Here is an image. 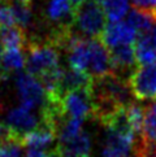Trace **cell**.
Returning a JSON list of instances; mask_svg holds the SVG:
<instances>
[{
	"instance_id": "obj_1",
	"label": "cell",
	"mask_w": 156,
	"mask_h": 157,
	"mask_svg": "<svg viewBox=\"0 0 156 157\" xmlns=\"http://www.w3.org/2000/svg\"><path fill=\"white\" fill-rule=\"evenodd\" d=\"M26 73L35 78H41L43 74L60 66V48L49 39L30 40L26 46Z\"/></svg>"
},
{
	"instance_id": "obj_2",
	"label": "cell",
	"mask_w": 156,
	"mask_h": 157,
	"mask_svg": "<svg viewBox=\"0 0 156 157\" xmlns=\"http://www.w3.org/2000/svg\"><path fill=\"white\" fill-rule=\"evenodd\" d=\"M73 26L91 39H102L107 24L105 12L98 0H87L74 9Z\"/></svg>"
},
{
	"instance_id": "obj_3",
	"label": "cell",
	"mask_w": 156,
	"mask_h": 157,
	"mask_svg": "<svg viewBox=\"0 0 156 157\" xmlns=\"http://www.w3.org/2000/svg\"><path fill=\"white\" fill-rule=\"evenodd\" d=\"M127 83L138 100H156V61L135 68L127 77Z\"/></svg>"
},
{
	"instance_id": "obj_4",
	"label": "cell",
	"mask_w": 156,
	"mask_h": 157,
	"mask_svg": "<svg viewBox=\"0 0 156 157\" xmlns=\"http://www.w3.org/2000/svg\"><path fill=\"white\" fill-rule=\"evenodd\" d=\"M16 87L22 106L34 110L38 108L42 109L46 104L43 86L34 75L29 73H18L16 77Z\"/></svg>"
},
{
	"instance_id": "obj_5",
	"label": "cell",
	"mask_w": 156,
	"mask_h": 157,
	"mask_svg": "<svg viewBox=\"0 0 156 157\" xmlns=\"http://www.w3.org/2000/svg\"><path fill=\"white\" fill-rule=\"evenodd\" d=\"M61 110L65 118H77L83 121L92 117V100L90 95V87L65 94L61 100Z\"/></svg>"
},
{
	"instance_id": "obj_6",
	"label": "cell",
	"mask_w": 156,
	"mask_h": 157,
	"mask_svg": "<svg viewBox=\"0 0 156 157\" xmlns=\"http://www.w3.org/2000/svg\"><path fill=\"white\" fill-rule=\"evenodd\" d=\"M135 134L107 128V136L102 149L103 157H129L135 151Z\"/></svg>"
},
{
	"instance_id": "obj_7",
	"label": "cell",
	"mask_w": 156,
	"mask_h": 157,
	"mask_svg": "<svg viewBox=\"0 0 156 157\" xmlns=\"http://www.w3.org/2000/svg\"><path fill=\"white\" fill-rule=\"evenodd\" d=\"M112 73L115 71L107 46L100 39H90V64H88L87 74L92 79H95Z\"/></svg>"
},
{
	"instance_id": "obj_8",
	"label": "cell",
	"mask_w": 156,
	"mask_h": 157,
	"mask_svg": "<svg viewBox=\"0 0 156 157\" xmlns=\"http://www.w3.org/2000/svg\"><path fill=\"white\" fill-rule=\"evenodd\" d=\"M137 38V31L126 21H111L105 27L100 40L112 49L120 46H125V44H135Z\"/></svg>"
},
{
	"instance_id": "obj_9",
	"label": "cell",
	"mask_w": 156,
	"mask_h": 157,
	"mask_svg": "<svg viewBox=\"0 0 156 157\" xmlns=\"http://www.w3.org/2000/svg\"><path fill=\"white\" fill-rule=\"evenodd\" d=\"M53 151L56 157H90L91 139L87 132L82 131L80 135L68 142H59Z\"/></svg>"
},
{
	"instance_id": "obj_10",
	"label": "cell",
	"mask_w": 156,
	"mask_h": 157,
	"mask_svg": "<svg viewBox=\"0 0 156 157\" xmlns=\"http://www.w3.org/2000/svg\"><path fill=\"white\" fill-rule=\"evenodd\" d=\"M7 123L17 131L20 135L37 130L38 128V118L33 113L31 109H27L25 106H17L13 108L7 116Z\"/></svg>"
},
{
	"instance_id": "obj_11",
	"label": "cell",
	"mask_w": 156,
	"mask_h": 157,
	"mask_svg": "<svg viewBox=\"0 0 156 157\" xmlns=\"http://www.w3.org/2000/svg\"><path fill=\"white\" fill-rule=\"evenodd\" d=\"M111 61H112L113 71L121 77L122 71H134L137 60L135 44H125L111 49Z\"/></svg>"
},
{
	"instance_id": "obj_12",
	"label": "cell",
	"mask_w": 156,
	"mask_h": 157,
	"mask_svg": "<svg viewBox=\"0 0 156 157\" xmlns=\"http://www.w3.org/2000/svg\"><path fill=\"white\" fill-rule=\"evenodd\" d=\"M137 60L141 64L156 61V21L148 31L138 35L135 40Z\"/></svg>"
},
{
	"instance_id": "obj_13",
	"label": "cell",
	"mask_w": 156,
	"mask_h": 157,
	"mask_svg": "<svg viewBox=\"0 0 156 157\" xmlns=\"http://www.w3.org/2000/svg\"><path fill=\"white\" fill-rule=\"evenodd\" d=\"M56 136H57L56 130L42 125L41 127H38L37 130H33V131L24 134L21 138V144H22V147H27V148L44 149L46 147H48L49 144H52L55 142Z\"/></svg>"
},
{
	"instance_id": "obj_14",
	"label": "cell",
	"mask_w": 156,
	"mask_h": 157,
	"mask_svg": "<svg viewBox=\"0 0 156 157\" xmlns=\"http://www.w3.org/2000/svg\"><path fill=\"white\" fill-rule=\"evenodd\" d=\"M0 43L3 46V51H13V49L22 51V48H26L29 40H27L25 30L16 25L0 30Z\"/></svg>"
},
{
	"instance_id": "obj_15",
	"label": "cell",
	"mask_w": 156,
	"mask_h": 157,
	"mask_svg": "<svg viewBox=\"0 0 156 157\" xmlns=\"http://www.w3.org/2000/svg\"><path fill=\"white\" fill-rule=\"evenodd\" d=\"M47 16L49 20L61 22L59 26L65 25L63 21H65L69 25H73L74 8L70 0H51L47 8Z\"/></svg>"
},
{
	"instance_id": "obj_16",
	"label": "cell",
	"mask_w": 156,
	"mask_h": 157,
	"mask_svg": "<svg viewBox=\"0 0 156 157\" xmlns=\"http://www.w3.org/2000/svg\"><path fill=\"white\" fill-rule=\"evenodd\" d=\"M26 56L22 53L21 49H13V51H3L2 60V70H0V79L8 78L10 73L20 70L25 66Z\"/></svg>"
},
{
	"instance_id": "obj_17",
	"label": "cell",
	"mask_w": 156,
	"mask_h": 157,
	"mask_svg": "<svg viewBox=\"0 0 156 157\" xmlns=\"http://www.w3.org/2000/svg\"><path fill=\"white\" fill-rule=\"evenodd\" d=\"M144 126H143V135L141 139L144 143L156 144V100L150 103L144 108Z\"/></svg>"
},
{
	"instance_id": "obj_18",
	"label": "cell",
	"mask_w": 156,
	"mask_h": 157,
	"mask_svg": "<svg viewBox=\"0 0 156 157\" xmlns=\"http://www.w3.org/2000/svg\"><path fill=\"white\" fill-rule=\"evenodd\" d=\"M109 21H121L129 9L127 0H98Z\"/></svg>"
},
{
	"instance_id": "obj_19",
	"label": "cell",
	"mask_w": 156,
	"mask_h": 157,
	"mask_svg": "<svg viewBox=\"0 0 156 157\" xmlns=\"http://www.w3.org/2000/svg\"><path fill=\"white\" fill-rule=\"evenodd\" d=\"M144 108L137 103H130L126 105V116L131 128L134 130L138 139L143 135V126H144Z\"/></svg>"
},
{
	"instance_id": "obj_20",
	"label": "cell",
	"mask_w": 156,
	"mask_h": 157,
	"mask_svg": "<svg viewBox=\"0 0 156 157\" xmlns=\"http://www.w3.org/2000/svg\"><path fill=\"white\" fill-rule=\"evenodd\" d=\"M126 22L137 31L138 35H141V34H143V33L148 31L152 27V25L155 24L154 20L150 17V16L139 12V10H137V9H133L131 12L127 14Z\"/></svg>"
},
{
	"instance_id": "obj_21",
	"label": "cell",
	"mask_w": 156,
	"mask_h": 157,
	"mask_svg": "<svg viewBox=\"0 0 156 157\" xmlns=\"http://www.w3.org/2000/svg\"><path fill=\"white\" fill-rule=\"evenodd\" d=\"M82 120L77 118H66L59 127V142H68V140L80 135L82 132Z\"/></svg>"
},
{
	"instance_id": "obj_22",
	"label": "cell",
	"mask_w": 156,
	"mask_h": 157,
	"mask_svg": "<svg viewBox=\"0 0 156 157\" xmlns=\"http://www.w3.org/2000/svg\"><path fill=\"white\" fill-rule=\"evenodd\" d=\"M16 26L12 0H0V30Z\"/></svg>"
},
{
	"instance_id": "obj_23",
	"label": "cell",
	"mask_w": 156,
	"mask_h": 157,
	"mask_svg": "<svg viewBox=\"0 0 156 157\" xmlns=\"http://www.w3.org/2000/svg\"><path fill=\"white\" fill-rule=\"evenodd\" d=\"M13 12H14L16 25L25 29L31 21V5L13 3Z\"/></svg>"
},
{
	"instance_id": "obj_24",
	"label": "cell",
	"mask_w": 156,
	"mask_h": 157,
	"mask_svg": "<svg viewBox=\"0 0 156 157\" xmlns=\"http://www.w3.org/2000/svg\"><path fill=\"white\" fill-rule=\"evenodd\" d=\"M133 8L156 21V0H131Z\"/></svg>"
},
{
	"instance_id": "obj_25",
	"label": "cell",
	"mask_w": 156,
	"mask_h": 157,
	"mask_svg": "<svg viewBox=\"0 0 156 157\" xmlns=\"http://www.w3.org/2000/svg\"><path fill=\"white\" fill-rule=\"evenodd\" d=\"M25 157H56V155H55V151L47 152L41 148H29L26 151Z\"/></svg>"
},
{
	"instance_id": "obj_26",
	"label": "cell",
	"mask_w": 156,
	"mask_h": 157,
	"mask_svg": "<svg viewBox=\"0 0 156 157\" xmlns=\"http://www.w3.org/2000/svg\"><path fill=\"white\" fill-rule=\"evenodd\" d=\"M85 2H87V0H70V3H72V5H73L74 9H77L80 5H82Z\"/></svg>"
},
{
	"instance_id": "obj_27",
	"label": "cell",
	"mask_w": 156,
	"mask_h": 157,
	"mask_svg": "<svg viewBox=\"0 0 156 157\" xmlns=\"http://www.w3.org/2000/svg\"><path fill=\"white\" fill-rule=\"evenodd\" d=\"M13 3H20V4H26V5H31L33 0H12Z\"/></svg>"
},
{
	"instance_id": "obj_28",
	"label": "cell",
	"mask_w": 156,
	"mask_h": 157,
	"mask_svg": "<svg viewBox=\"0 0 156 157\" xmlns=\"http://www.w3.org/2000/svg\"><path fill=\"white\" fill-rule=\"evenodd\" d=\"M2 60H3V46L0 43V70H2Z\"/></svg>"
},
{
	"instance_id": "obj_29",
	"label": "cell",
	"mask_w": 156,
	"mask_h": 157,
	"mask_svg": "<svg viewBox=\"0 0 156 157\" xmlns=\"http://www.w3.org/2000/svg\"><path fill=\"white\" fill-rule=\"evenodd\" d=\"M135 157H137V156H135Z\"/></svg>"
}]
</instances>
